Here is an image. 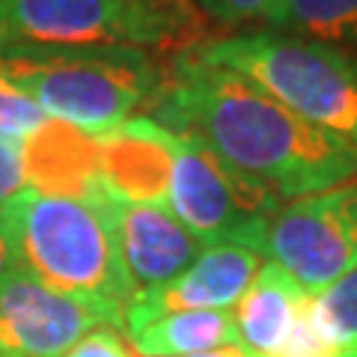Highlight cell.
I'll use <instances>...</instances> for the list:
<instances>
[{
    "label": "cell",
    "instance_id": "cell-1",
    "mask_svg": "<svg viewBox=\"0 0 357 357\" xmlns=\"http://www.w3.org/2000/svg\"><path fill=\"white\" fill-rule=\"evenodd\" d=\"M152 122L197 137L283 203L357 178V146L301 119L248 77L194 51L176 60L152 98Z\"/></svg>",
    "mask_w": 357,
    "mask_h": 357
},
{
    "label": "cell",
    "instance_id": "cell-2",
    "mask_svg": "<svg viewBox=\"0 0 357 357\" xmlns=\"http://www.w3.org/2000/svg\"><path fill=\"white\" fill-rule=\"evenodd\" d=\"M0 220L18 268L93 310L105 325H122L137 286L102 206L24 188L0 208Z\"/></svg>",
    "mask_w": 357,
    "mask_h": 357
},
{
    "label": "cell",
    "instance_id": "cell-3",
    "mask_svg": "<svg viewBox=\"0 0 357 357\" xmlns=\"http://www.w3.org/2000/svg\"><path fill=\"white\" fill-rule=\"evenodd\" d=\"M0 75L27 93L48 119L93 137L116 131L158 96L164 77L140 48H63L0 42Z\"/></svg>",
    "mask_w": 357,
    "mask_h": 357
},
{
    "label": "cell",
    "instance_id": "cell-4",
    "mask_svg": "<svg viewBox=\"0 0 357 357\" xmlns=\"http://www.w3.org/2000/svg\"><path fill=\"white\" fill-rule=\"evenodd\" d=\"M194 54L248 77L301 119L357 146V51L262 27L206 42Z\"/></svg>",
    "mask_w": 357,
    "mask_h": 357
},
{
    "label": "cell",
    "instance_id": "cell-5",
    "mask_svg": "<svg viewBox=\"0 0 357 357\" xmlns=\"http://www.w3.org/2000/svg\"><path fill=\"white\" fill-rule=\"evenodd\" d=\"M203 30L194 0H0V42L164 51Z\"/></svg>",
    "mask_w": 357,
    "mask_h": 357
},
{
    "label": "cell",
    "instance_id": "cell-6",
    "mask_svg": "<svg viewBox=\"0 0 357 357\" xmlns=\"http://www.w3.org/2000/svg\"><path fill=\"white\" fill-rule=\"evenodd\" d=\"M286 203L218 158L203 140L176 134L167 208L203 244H238L262 253L274 215Z\"/></svg>",
    "mask_w": 357,
    "mask_h": 357
},
{
    "label": "cell",
    "instance_id": "cell-7",
    "mask_svg": "<svg viewBox=\"0 0 357 357\" xmlns=\"http://www.w3.org/2000/svg\"><path fill=\"white\" fill-rule=\"evenodd\" d=\"M262 253L316 298L357 268V178L286 203Z\"/></svg>",
    "mask_w": 357,
    "mask_h": 357
},
{
    "label": "cell",
    "instance_id": "cell-8",
    "mask_svg": "<svg viewBox=\"0 0 357 357\" xmlns=\"http://www.w3.org/2000/svg\"><path fill=\"white\" fill-rule=\"evenodd\" d=\"M105 321L24 268L0 280V357H63Z\"/></svg>",
    "mask_w": 357,
    "mask_h": 357
},
{
    "label": "cell",
    "instance_id": "cell-9",
    "mask_svg": "<svg viewBox=\"0 0 357 357\" xmlns=\"http://www.w3.org/2000/svg\"><path fill=\"white\" fill-rule=\"evenodd\" d=\"M93 206H102L114 227L122 262L137 292L176 280L203 253V244L176 220L170 208L122 203L107 191Z\"/></svg>",
    "mask_w": 357,
    "mask_h": 357
},
{
    "label": "cell",
    "instance_id": "cell-10",
    "mask_svg": "<svg viewBox=\"0 0 357 357\" xmlns=\"http://www.w3.org/2000/svg\"><path fill=\"white\" fill-rule=\"evenodd\" d=\"M262 268V253L238 248V244H215L203 248L191 268H185L176 280L140 289L126 310V321H146L167 312L191 310H232L248 292L256 271Z\"/></svg>",
    "mask_w": 357,
    "mask_h": 357
},
{
    "label": "cell",
    "instance_id": "cell-11",
    "mask_svg": "<svg viewBox=\"0 0 357 357\" xmlns=\"http://www.w3.org/2000/svg\"><path fill=\"white\" fill-rule=\"evenodd\" d=\"M173 149L176 134L161 128L149 116H131L116 131L98 137L105 191L122 203L167 208Z\"/></svg>",
    "mask_w": 357,
    "mask_h": 357
},
{
    "label": "cell",
    "instance_id": "cell-12",
    "mask_svg": "<svg viewBox=\"0 0 357 357\" xmlns=\"http://www.w3.org/2000/svg\"><path fill=\"white\" fill-rule=\"evenodd\" d=\"M27 188L51 197L96 203L105 197L98 137L60 119H45L24 140Z\"/></svg>",
    "mask_w": 357,
    "mask_h": 357
},
{
    "label": "cell",
    "instance_id": "cell-13",
    "mask_svg": "<svg viewBox=\"0 0 357 357\" xmlns=\"http://www.w3.org/2000/svg\"><path fill=\"white\" fill-rule=\"evenodd\" d=\"M310 301L312 295L292 274H286L271 259L262 262L248 292L232 307L238 349L250 357H274L289 340L301 312L310 307Z\"/></svg>",
    "mask_w": 357,
    "mask_h": 357
},
{
    "label": "cell",
    "instance_id": "cell-14",
    "mask_svg": "<svg viewBox=\"0 0 357 357\" xmlns=\"http://www.w3.org/2000/svg\"><path fill=\"white\" fill-rule=\"evenodd\" d=\"M122 331L134 357H185L238 345L232 310L167 312L146 321H126Z\"/></svg>",
    "mask_w": 357,
    "mask_h": 357
},
{
    "label": "cell",
    "instance_id": "cell-15",
    "mask_svg": "<svg viewBox=\"0 0 357 357\" xmlns=\"http://www.w3.org/2000/svg\"><path fill=\"white\" fill-rule=\"evenodd\" d=\"M265 30L357 48V0H280L265 15Z\"/></svg>",
    "mask_w": 357,
    "mask_h": 357
},
{
    "label": "cell",
    "instance_id": "cell-16",
    "mask_svg": "<svg viewBox=\"0 0 357 357\" xmlns=\"http://www.w3.org/2000/svg\"><path fill=\"white\" fill-rule=\"evenodd\" d=\"M310 316L333 349H357V268L310 301Z\"/></svg>",
    "mask_w": 357,
    "mask_h": 357
},
{
    "label": "cell",
    "instance_id": "cell-17",
    "mask_svg": "<svg viewBox=\"0 0 357 357\" xmlns=\"http://www.w3.org/2000/svg\"><path fill=\"white\" fill-rule=\"evenodd\" d=\"M45 119L48 116L42 114V107L27 93H21L6 75H0V137L27 140Z\"/></svg>",
    "mask_w": 357,
    "mask_h": 357
},
{
    "label": "cell",
    "instance_id": "cell-18",
    "mask_svg": "<svg viewBox=\"0 0 357 357\" xmlns=\"http://www.w3.org/2000/svg\"><path fill=\"white\" fill-rule=\"evenodd\" d=\"M206 21L220 27H241L248 21H265L280 0H194Z\"/></svg>",
    "mask_w": 357,
    "mask_h": 357
},
{
    "label": "cell",
    "instance_id": "cell-19",
    "mask_svg": "<svg viewBox=\"0 0 357 357\" xmlns=\"http://www.w3.org/2000/svg\"><path fill=\"white\" fill-rule=\"evenodd\" d=\"M342 351L333 349V345L321 337V331L316 328V321L310 316V307L301 312V319L295 321L289 340L283 342V349L274 357H340Z\"/></svg>",
    "mask_w": 357,
    "mask_h": 357
},
{
    "label": "cell",
    "instance_id": "cell-20",
    "mask_svg": "<svg viewBox=\"0 0 357 357\" xmlns=\"http://www.w3.org/2000/svg\"><path fill=\"white\" fill-rule=\"evenodd\" d=\"M27 188L24 173V140L0 137V208Z\"/></svg>",
    "mask_w": 357,
    "mask_h": 357
},
{
    "label": "cell",
    "instance_id": "cell-21",
    "mask_svg": "<svg viewBox=\"0 0 357 357\" xmlns=\"http://www.w3.org/2000/svg\"><path fill=\"white\" fill-rule=\"evenodd\" d=\"M63 357H134V351L128 349L126 337H119L116 328L102 325V328L89 331L86 337Z\"/></svg>",
    "mask_w": 357,
    "mask_h": 357
},
{
    "label": "cell",
    "instance_id": "cell-22",
    "mask_svg": "<svg viewBox=\"0 0 357 357\" xmlns=\"http://www.w3.org/2000/svg\"><path fill=\"white\" fill-rule=\"evenodd\" d=\"M15 268H18L15 250H13V244H9V236H6V229H3V220H0V280L13 274Z\"/></svg>",
    "mask_w": 357,
    "mask_h": 357
},
{
    "label": "cell",
    "instance_id": "cell-23",
    "mask_svg": "<svg viewBox=\"0 0 357 357\" xmlns=\"http://www.w3.org/2000/svg\"><path fill=\"white\" fill-rule=\"evenodd\" d=\"M185 357H250L248 351H241L238 345H227V349H211V351H199V354H185Z\"/></svg>",
    "mask_w": 357,
    "mask_h": 357
},
{
    "label": "cell",
    "instance_id": "cell-24",
    "mask_svg": "<svg viewBox=\"0 0 357 357\" xmlns=\"http://www.w3.org/2000/svg\"><path fill=\"white\" fill-rule=\"evenodd\" d=\"M340 357H357V349H351V351H342Z\"/></svg>",
    "mask_w": 357,
    "mask_h": 357
}]
</instances>
